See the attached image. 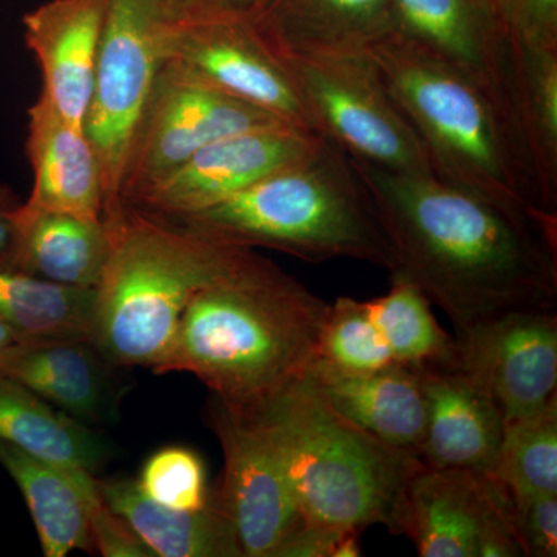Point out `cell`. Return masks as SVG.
<instances>
[{"label": "cell", "mask_w": 557, "mask_h": 557, "mask_svg": "<svg viewBox=\"0 0 557 557\" xmlns=\"http://www.w3.org/2000/svg\"><path fill=\"white\" fill-rule=\"evenodd\" d=\"M110 252L95 292L91 344L121 369H156L197 289L242 247L219 244L119 200L102 212Z\"/></svg>", "instance_id": "obj_4"}, {"label": "cell", "mask_w": 557, "mask_h": 557, "mask_svg": "<svg viewBox=\"0 0 557 557\" xmlns=\"http://www.w3.org/2000/svg\"><path fill=\"white\" fill-rule=\"evenodd\" d=\"M172 222L231 247L277 249L309 262L362 260L388 273L397 269L350 160L329 139L295 166Z\"/></svg>", "instance_id": "obj_5"}, {"label": "cell", "mask_w": 557, "mask_h": 557, "mask_svg": "<svg viewBox=\"0 0 557 557\" xmlns=\"http://www.w3.org/2000/svg\"><path fill=\"white\" fill-rule=\"evenodd\" d=\"M14 344H17L16 336L5 325L0 324V355L13 347Z\"/></svg>", "instance_id": "obj_37"}, {"label": "cell", "mask_w": 557, "mask_h": 557, "mask_svg": "<svg viewBox=\"0 0 557 557\" xmlns=\"http://www.w3.org/2000/svg\"><path fill=\"white\" fill-rule=\"evenodd\" d=\"M394 36L512 104L515 46L493 0H391Z\"/></svg>", "instance_id": "obj_14"}, {"label": "cell", "mask_w": 557, "mask_h": 557, "mask_svg": "<svg viewBox=\"0 0 557 557\" xmlns=\"http://www.w3.org/2000/svg\"><path fill=\"white\" fill-rule=\"evenodd\" d=\"M207 417L223 450L215 498L236 530L244 557H282L306 522L270 421L258 408L230 405L214 395Z\"/></svg>", "instance_id": "obj_9"}, {"label": "cell", "mask_w": 557, "mask_h": 557, "mask_svg": "<svg viewBox=\"0 0 557 557\" xmlns=\"http://www.w3.org/2000/svg\"><path fill=\"white\" fill-rule=\"evenodd\" d=\"M255 25L277 53L366 57L395 33L391 0H274Z\"/></svg>", "instance_id": "obj_21"}, {"label": "cell", "mask_w": 557, "mask_h": 557, "mask_svg": "<svg viewBox=\"0 0 557 557\" xmlns=\"http://www.w3.org/2000/svg\"><path fill=\"white\" fill-rule=\"evenodd\" d=\"M102 497L153 557H244L233 523L214 491L207 507L182 511L157 504L137 480H100Z\"/></svg>", "instance_id": "obj_23"}, {"label": "cell", "mask_w": 557, "mask_h": 557, "mask_svg": "<svg viewBox=\"0 0 557 557\" xmlns=\"http://www.w3.org/2000/svg\"><path fill=\"white\" fill-rule=\"evenodd\" d=\"M324 139L293 124L231 135L199 150L129 205L168 220L196 214L309 159Z\"/></svg>", "instance_id": "obj_12"}, {"label": "cell", "mask_w": 557, "mask_h": 557, "mask_svg": "<svg viewBox=\"0 0 557 557\" xmlns=\"http://www.w3.org/2000/svg\"><path fill=\"white\" fill-rule=\"evenodd\" d=\"M120 369L90 341L17 343L0 355V375L89 426L119 416L126 391L119 380Z\"/></svg>", "instance_id": "obj_18"}, {"label": "cell", "mask_w": 557, "mask_h": 557, "mask_svg": "<svg viewBox=\"0 0 557 557\" xmlns=\"http://www.w3.org/2000/svg\"><path fill=\"white\" fill-rule=\"evenodd\" d=\"M25 149L33 170L25 207L101 222L104 193L94 146L42 95L28 110Z\"/></svg>", "instance_id": "obj_19"}, {"label": "cell", "mask_w": 557, "mask_h": 557, "mask_svg": "<svg viewBox=\"0 0 557 557\" xmlns=\"http://www.w3.org/2000/svg\"><path fill=\"white\" fill-rule=\"evenodd\" d=\"M0 465L25 498L46 557L94 553L89 500L100 480L86 469L61 467L0 442Z\"/></svg>", "instance_id": "obj_22"}, {"label": "cell", "mask_w": 557, "mask_h": 557, "mask_svg": "<svg viewBox=\"0 0 557 557\" xmlns=\"http://www.w3.org/2000/svg\"><path fill=\"white\" fill-rule=\"evenodd\" d=\"M20 205L16 194L0 185V263L9 262L16 239V211Z\"/></svg>", "instance_id": "obj_36"}, {"label": "cell", "mask_w": 557, "mask_h": 557, "mask_svg": "<svg viewBox=\"0 0 557 557\" xmlns=\"http://www.w3.org/2000/svg\"><path fill=\"white\" fill-rule=\"evenodd\" d=\"M160 0H108L87 138L100 163L104 208L120 199L139 121L161 62Z\"/></svg>", "instance_id": "obj_8"}, {"label": "cell", "mask_w": 557, "mask_h": 557, "mask_svg": "<svg viewBox=\"0 0 557 557\" xmlns=\"http://www.w3.org/2000/svg\"><path fill=\"white\" fill-rule=\"evenodd\" d=\"M330 304L276 263L240 248L197 289L153 372H186L214 397L260 408L317 362Z\"/></svg>", "instance_id": "obj_2"}, {"label": "cell", "mask_w": 557, "mask_h": 557, "mask_svg": "<svg viewBox=\"0 0 557 557\" xmlns=\"http://www.w3.org/2000/svg\"><path fill=\"white\" fill-rule=\"evenodd\" d=\"M386 295L366 300L392 359L416 368H454L458 361L456 336L442 329L431 300L406 274L391 273Z\"/></svg>", "instance_id": "obj_28"}, {"label": "cell", "mask_w": 557, "mask_h": 557, "mask_svg": "<svg viewBox=\"0 0 557 557\" xmlns=\"http://www.w3.org/2000/svg\"><path fill=\"white\" fill-rule=\"evenodd\" d=\"M108 226L25 207L16 211V239L5 265L70 287L97 288L108 262Z\"/></svg>", "instance_id": "obj_24"}, {"label": "cell", "mask_w": 557, "mask_h": 557, "mask_svg": "<svg viewBox=\"0 0 557 557\" xmlns=\"http://www.w3.org/2000/svg\"><path fill=\"white\" fill-rule=\"evenodd\" d=\"M277 54L298 87L313 131L348 159L403 174L434 175L420 138L369 54Z\"/></svg>", "instance_id": "obj_7"}, {"label": "cell", "mask_w": 557, "mask_h": 557, "mask_svg": "<svg viewBox=\"0 0 557 557\" xmlns=\"http://www.w3.org/2000/svg\"><path fill=\"white\" fill-rule=\"evenodd\" d=\"M515 46L512 104L542 207L557 215V50Z\"/></svg>", "instance_id": "obj_27"}, {"label": "cell", "mask_w": 557, "mask_h": 557, "mask_svg": "<svg viewBox=\"0 0 557 557\" xmlns=\"http://www.w3.org/2000/svg\"><path fill=\"white\" fill-rule=\"evenodd\" d=\"M494 478L515 496L557 494V394L534 412L505 421Z\"/></svg>", "instance_id": "obj_29"}, {"label": "cell", "mask_w": 557, "mask_h": 557, "mask_svg": "<svg viewBox=\"0 0 557 557\" xmlns=\"http://www.w3.org/2000/svg\"><path fill=\"white\" fill-rule=\"evenodd\" d=\"M515 522L523 555L557 556V494L515 496Z\"/></svg>", "instance_id": "obj_33"}, {"label": "cell", "mask_w": 557, "mask_h": 557, "mask_svg": "<svg viewBox=\"0 0 557 557\" xmlns=\"http://www.w3.org/2000/svg\"><path fill=\"white\" fill-rule=\"evenodd\" d=\"M348 160L394 249V271L445 311L456 335L505 311L556 310L557 225L511 218L435 175Z\"/></svg>", "instance_id": "obj_1"}, {"label": "cell", "mask_w": 557, "mask_h": 557, "mask_svg": "<svg viewBox=\"0 0 557 557\" xmlns=\"http://www.w3.org/2000/svg\"><path fill=\"white\" fill-rule=\"evenodd\" d=\"M511 42L528 49L557 50V0H493Z\"/></svg>", "instance_id": "obj_32"}, {"label": "cell", "mask_w": 557, "mask_h": 557, "mask_svg": "<svg viewBox=\"0 0 557 557\" xmlns=\"http://www.w3.org/2000/svg\"><path fill=\"white\" fill-rule=\"evenodd\" d=\"M420 369L426 397L421 461L429 468L494 475L505 429L496 399L458 366Z\"/></svg>", "instance_id": "obj_16"}, {"label": "cell", "mask_w": 557, "mask_h": 557, "mask_svg": "<svg viewBox=\"0 0 557 557\" xmlns=\"http://www.w3.org/2000/svg\"><path fill=\"white\" fill-rule=\"evenodd\" d=\"M0 442L39 460L86 469L91 474L100 472L112 457L100 432L2 375Z\"/></svg>", "instance_id": "obj_25"}, {"label": "cell", "mask_w": 557, "mask_h": 557, "mask_svg": "<svg viewBox=\"0 0 557 557\" xmlns=\"http://www.w3.org/2000/svg\"><path fill=\"white\" fill-rule=\"evenodd\" d=\"M89 522L95 552H100L102 556L153 557L129 525L106 504L101 486L89 500Z\"/></svg>", "instance_id": "obj_35"}, {"label": "cell", "mask_w": 557, "mask_h": 557, "mask_svg": "<svg viewBox=\"0 0 557 557\" xmlns=\"http://www.w3.org/2000/svg\"><path fill=\"white\" fill-rule=\"evenodd\" d=\"M502 486L494 475L424 465L406 491L398 534L421 557H478L480 533Z\"/></svg>", "instance_id": "obj_17"}, {"label": "cell", "mask_w": 557, "mask_h": 557, "mask_svg": "<svg viewBox=\"0 0 557 557\" xmlns=\"http://www.w3.org/2000/svg\"><path fill=\"white\" fill-rule=\"evenodd\" d=\"M95 296V288L57 284L0 263V324L17 343H91Z\"/></svg>", "instance_id": "obj_26"}, {"label": "cell", "mask_w": 557, "mask_h": 557, "mask_svg": "<svg viewBox=\"0 0 557 557\" xmlns=\"http://www.w3.org/2000/svg\"><path fill=\"white\" fill-rule=\"evenodd\" d=\"M432 174L511 218L557 225L542 207L515 109L460 70L391 36L369 53Z\"/></svg>", "instance_id": "obj_3"}, {"label": "cell", "mask_w": 557, "mask_h": 557, "mask_svg": "<svg viewBox=\"0 0 557 557\" xmlns=\"http://www.w3.org/2000/svg\"><path fill=\"white\" fill-rule=\"evenodd\" d=\"M108 0H49L22 17L24 38L42 72V95L84 129Z\"/></svg>", "instance_id": "obj_15"}, {"label": "cell", "mask_w": 557, "mask_h": 557, "mask_svg": "<svg viewBox=\"0 0 557 557\" xmlns=\"http://www.w3.org/2000/svg\"><path fill=\"white\" fill-rule=\"evenodd\" d=\"M274 0H160L161 13L170 24L207 21L256 22L262 20Z\"/></svg>", "instance_id": "obj_34"}, {"label": "cell", "mask_w": 557, "mask_h": 557, "mask_svg": "<svg viewBox=\"0 0 557 557\" xmlns=\"http://www.w3.org/2000/svg\"><path fill=\"white\" fill-rule=\"evenodd\" d=\"M318 362L346 373H368L395 362L373 324L366 300L330 304L319 338Z\"/></svg>", "instance_id": "obj_30"}, {"label": "cell", "mask_w": 557, "mask_h": 557, "mask_svg": "<svg viewBox=\"0 0 557 557\" xmlns=\"http://www.w3.org/2000/svg\"><path fill=\"white\" fill-rule=\"evenodd\" d=\"M456 339L458 368L485 384L505 421L534 412L557 394L556 310L505 311Z\"/></svg>", "instance_id": "obj_13"}, {"label": "cell", "mask_w": 557, "mask_h": 557, "mask_svg": "<svg viewBox=\"0 0 557 557\" xmlns=\"http://www.w3.org/2000/svg\"><path fill=\"white\" fill-rule=\"evenodd\" d=\"M137 483L157 504L182 511H197L212 498L203 458L185 446L153 453L143 465Z\"/></svg>", "instance_id": "obj_31"}, {"label": "cell", "mask_w": 557, "mask_h": 557, "mask_svg": "<svg viewBox=\"0 0 557 557\" xmlns=\"http://www.w3.org/2000/svg\"><path fill=\"white\" fill-rule=\"evenodd\" d=\"M289 124L161 62L143 112L120 199L132 203L212 143Z\"/></svg>", "instance_id": "obj_10"}, {"label": "cell", "mask_w": 557, "mask_h": 557, "mask_svg": "<svg viewBox=\"0 0 557 557\" xmlns=\"http://www.w3.org/2000/svg\"><path fill=\"white\" fill-rule=\"evenodd\" d=\"M309 379L341 416L387 445L418 456L426 428L420 368L392 362L373 372L346 373L317 361Z\"/></svg>", "instance_id": "obj_20"}, {"label": "cell", "mask_w": 557, "mask_h": 557, "mask_svg": "<svg viewBox=\"0 0 557 557\" xmlns=\"http://www.w3.org/2000/svg\"><path fill=\"white\" fill-rule=\"evenodd\" d=\"M160 50L163 62L212 89L313 131L287 65L251 22H164Z\"/></svg>", "instance_id": "obj_11"}, {"label": "cell", "mask_w": 557, "mask_h": 557, "mask_svg": "<svg viewBox=\"0 0 557 557\" xmlns=\"http://www.w3.org/2000/svg\"><path fill=\"white\" fill-rule=\"evenodd\" d=\"M270 421L287 467L293 496L309 527L398 534L406 491L424 467L329 405L309 373L258 408Z\"/></svg>", "instance_id": "obj_6"}]
</instances>
